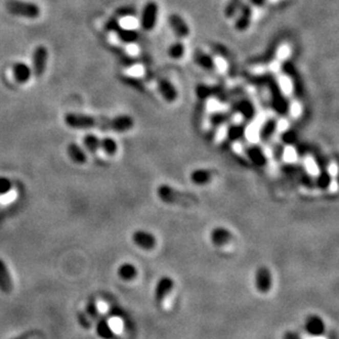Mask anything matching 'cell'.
Masks as SVG:
<instances>
[{
    "mask_svg": "<svg viewBox=\"0 0 339 339\" xmlns=\"http://www.w3.org/2000/svg\"><path fill=\"white\" fill-rule=\"evenodd\" d=\"M64 122L67 126L72 129L87 130L97 128L101 131H110V132L117 133L129 132L134 126L133 118L125 114L108 118L81 113H67L64 117Z\"/></svg>",
    "mask_w": 339,
    "mask_h": 339,
    "instance_id": "obj_1",
    "label": "cell"
},
{
    "mask_svg": "<svg viewBox=\"0 0 339 339\" xmlns=\"http://www.w3.org/2000/svg\"><path fill=\"white\" fill-rule=\"evenodd\" d=\"M157 196L161 201L167 204L180 205L190 207L197 205L200 202V199L192 194L177 190L168 184H160L157 188Z\"/></svg>",
    "mask_w": 339,
    "mask_h": 339,
    "instance_id": "obj_2",
    "label": "cell"
},
{
    "mask_svg": "<svg viewBox=\"0 0 339 339\" xmlns=\"http://www.w3.org/2000/svg\"><path fill=\"white\" fill-rule=\"evenodd\" d=\"M6 10L10 14L17 15L27 19H37L41 14V8L38 5L30 2H22V0H7Z\"/></svg>",
    "mask_w": 339,
    "mask_h": 339,
    "instance_id": "obj_3",
    "label": "cell"
},
{
    "mask_svg": "<svg viewBox=\"0 0 339 339\" xmlns=\"http://www.w3.org/2000/svg\"><path fill=\"white\" fill-rule=\"evenodd\" d=\"M158 18V5L155 2H149L143 8L140 25L144 31H152L156 27Z\"/></svg>",
    "mask_w": 339,
    "mask_h": 339,
    "instance_id": "obj_4",
    "label": "cell"
},
{
    "mask_svg": "<svg viewBox=\"0 0 339 339\" xmlns=\"http://www.w3.org/2000/svg\"><path fill=\"white\" fill-rule=\"evenodd\" d=\"M49 51L44 45H38L32 54V73L36 78H41L44 75L46 64H48Z\"/></svg>",
    "mask_w": 339,
    "mask_h": 339,
    "instance_id": "obj_5",
    "label": "cell"
},
{
    "mask_svg": "<svg viewBox=\"0 0 339 339\" xmlns=\"http://www.w3.org/2000/svg\"><path fill=\"white\" fill-rule=\"evenodd\" d=\"M272 283L273 278L270 269L265 266L259 267L255 274V286L257 291L260 292V293L266 294L271 290Z\"/></svg>",
    "mask_w": 339,
    "mask_h": 339,
    "instance_id": "obj_6",
    "label": "cell"
},
{
    "mask_svg": "<svg viewBox=\"0 0 339 339\" xmlns=\"http://www.w3.org/2000/svg\"><path fill=\"white\" fill-rule=\"evenodd\" d=\"M132 241L137 247H140L141 249L144 250H152L155 248V246L157 244L156 237L152 233L147 232V230H143V229L135 230L132 235Z\"/></svg>",
    "mask_w": 339,
    "mask_h": 339,
    "instance_id": "obj_7",
    "label": "cell"
},
{
    "mask_svg": "<svg viewBox=\"0 0 339 339\" xmlns=\"http://www.w3.org/2000/svg\"><path fill=\"white\" fill-rule=\"evenodd\" d=\"M175 287L174 280L168 276H164L157 281L155 290H154V299L157 303L165 301V299L171 293Z\"/></svg>",
    "mask_w": 339,
    "mask_h": 339,
    "instance_id": "obj_8",
    "label": "cell"
},
{
    "mask_svg": "<svg viewBox=\"0 0 339 339\" xmlns=\"http://www.w3.org/2000/svg\"><path fill=\"white\" fill-rule=\"evenodd\" d=\"M305 330L310 336L314 338H320L325 334V323L319 315H310L305 321Z\"/></svg>",
    "mask_w": 339,
    "mask_h": 339,
    "instance_id": "obj_9",
    "label": "cell"
},
{
    "mask_svg": "<svg viewBox=\"0 0 339 339\" xmlns=\"http://www.w3.org/2000/svg\"><path fill=\"white\" fill-rule=\"evenodd\" d=\"M168 23L169 27H171L172 30L174 31V33L178 36L180 40L187 38L190 35V29L187 25V22L184 21L179 14L173 13L169 15Z\"/></svg>",
    "mask_w": 339,
    "mask_h": 339,
    "instance_id": "obj_10",
    "label": "cell"
},
{
    "mask_svg": "<svg viewBox=\"0 0 339 339\" xmlns=\"http://www.w3.org/2000/svg\"><path fill=\"white\" fill-rule=\"evenodd\" d=\"M156 88L160 96L163 97L167 102H175L178 99V91L174 84L166 78H160L156 82Z\"/></svg>",
    "mask_w": 339,
    "mask_h": 339,
    "instance_id": "obj_11",
    "label": "cell"
},
{
    "mask_svg": "<svg viewBox=\"0 0 339 339\" xmlns=\"http://www.w3.org/2000/svg\"><path fill=\"white\" fill-rule=\"evenodd\" d=\"M210 240L217 247H224V246L232 242L233 234L225 227H215L212 229L210 234Z\"/></svg>",
    "mask_w": 339,
    "mask_h": 339,
    "instance_id": "obj_12",
    "label": "cell"
},
{
    "mask_svg": "<svg viewBox=\"0 0 339 339\" xmlns=\"http://www.w3.org/2000/svg\"><path fill=\"white\" fill-rule=\"evenodd\" d=\"M12 74L14 79L19 83H26L30 80L31 76H32V69L26 63L18 61V63L13 64L12 66Z\"/></svg>",
    "mask_w": 339,
    "mask_h": 339,
    "instance_id": "obj_13",
    "label": "cell"
},
{
    "mask_svg": "<svg viewBox=\"0 0 339 339\" xmlns=\"http://www.w3.org/2000/svg\"><path fill=\"white\" fill-rule=\"evenodd\" d=\"M246 156L249 158V160L253 165L258 167H263L267 164V157L265 155L264 151L261 150L257 145H250L245 150Z\"/></svg>",
    "mask_w": 339,
    "mask_h": 339,
    "instance_id": "obj_14",
    "label": "cell"
},
{
    "mask_svg": "<svg viewBox=\"0 0 339 339\" xmlns=\"http://www.w3.org/2000/svg\"><path fill=\"white\" fill-rule=\"evenodd\" d=\"M13 289V283L8 267L3 259H0V291L4 293H10Z\"/></svg>",
    "mask_w": 339,
    "mask_h": 339,
    "instance_id": "obj_15",
    "label": "cell"
},
{
    "mask_svg": "<svg viewBox=\"0 0 339 339\" xmlns=\"http://www.w3.org/2000/svg\"><path fill=\"white\" fill-rule=\"evenodd\" d=\"M195 60L200 67H202L203 69H205V71H213V69H217L214 57L201 50H197V52L195 53Z\"/></svg>",
    "mask_w": 339,
    "mask_h": 339,
    "instance_id": "obj_16",
    "label": "cell"
},
{
    "mask_svg": "<svg viewBox=\"0 0 339 339\" xmlns=\"http://www.w3.org/2000/svg\"><path fill=\"white\" fill-rule=\"evenodd\" d=\"M212 177L213 175L209 169L199 168L191 173L190 179L195 184H197V186H205V184L210 183V181L212 180Z\"/></svg>",
    "mask_w": 339,
    "mask_h": 339,
    "instance_id": "obj_17",
    "label": "cell"
},
{
    "mask_svg": "<svg viewBox=\"0 0 339 339\" xmlns=\"http://www.w3.org/2000/svg\"><path fill=\"white\" fill-rule=\"evenodd\" d=\"M67 154L69 158H71L76 164H84L87 161V155L84 151L80 147L78 144L71 143L67 146Z\"/></svg>",
    "mask_w": 339,
    "mask_h": 339,
    "instance_id": "obj_18",
    "label": "cell"
},
{
    "mask_svg": "<svg viewBox=\"0 0 339 339\" xmlns=\"http://www.w3.org/2000/svg\"><path fill=\"white\" fill-rule=\"evenodd\" d=\"M97 334L99 335V337H101L103 339H111L114 335L113 329L110 325L109 321L107 320V317L104 316H99L97 319Z\"/></svg>",
    "mask_w": 339,
    "mask_h": 339,
    "instance_id": "obj_19",
    "label": "cell"
},
{
    "mask_svg": "<svg viewBox=\"0 0 339 339\" xmlns=\"http://www.w3.org/2000/svg\"><path fill=\"white\" fill-rule=\"evenodd\" d=\"M118 276L123 281H132L136 278L137 269L133 264L125 263L118 268Z\"/></svg>",
    "mask_w": 339,
    "mask_h": 339,
    "instance_id": "obj_20",
    "label": "cell"
},
{
    "mask_svg": "<svg viewBox=\"0 0 339 339\" xmlns=\"http://www.w3.org/2000/svg\"><path fill=\"white\" fill-rule=\"evenodd\" d=\"M100 150H102L107 155L113 156L118 152V143L112 137L105 136L100 140Z\"/></svg>",
    "mask_w": 339,
    "mask_h": 339,
    "instance_id": "obj_21",
    "label": "cell"
},
{
    "mask_svg": "<svg viewBox=\"0 0 339 339\" xmlns=\"http://www.w3.org/2000/svg\"><path fill=\"white\" fill-rule=\"evenodd\" d=\"M184 54H186V46H184V44L181 41L175 42L171 46H169L168 55L171 58L180 59L184 56Z\"/></svg>",
    "mask_w": 339,
    "mask_h": 339,
    "instance_id": "obj_22",
    "label": "cell"
},
{
    "mask_svg": "<svg viewBox=\"0 0 339 339\" xmlns=\"http://www.w3.org/2000/svg\"><path fill=\"white\" fill-rule=\"evenodd\" d=\"M332 180H333L332 175L329 174V172L327 171V169H322V171L319 174V176H317L315 183H316V186L320 189L325 190V189H328L330 184H332Z\"/></svg>",
    "mask_w": 339,
    "mask_h": 339,
    "instance_id": "obj_23",
    "label": "cell"
},
{
    "mask_svg": "<svg viewBox=\"0 0 339 339\" xmlns=\"http://www.w3.org/2000/svg\"><path fill=\"white\" fill-rule=\"evenodd\" d=\"M83 145L89 152L97 153L100 150V138L95 134H87L83 136Z\"/></svg>",
    "mask_w": 339,
    "mask_h": 339,
    "instance_id": "obj_24",
    "label": "cell"
},
{
    "mask_svg": "<svg viewBox=\"0 0 339 339\" xmlns=\"http://www.w3.org/2000/svg\"><path fill=\"white\" fill-rule=\"evenodd\" d=\"M245 0H230V2L226 5L224 13L227 18H233L235 14L240 11L242 6L244 5Z\"/></svg>",
    "mask_w": 339,
    "mask_h": 339,
    "instance_id": "obj_25",
    "label": "cell"
},
{
    "mask_svg": "<svg viewBox=\"0 0 339 339\" xmlns=\"http://www.w3.org/2000/svg\"><path fill=\"white\" fill-rule=\"evenodd\" d=\"M276 129H277V123L274 121L267 122L259 132L261 140H264V141L269 140V138H270L273 135Z\"/></svg>",
    "mask_w": 339,
    "mask_h": 339,
    "instance_id": "obj_26",
    "label": "cell"
},
{
    "mask_svg": "<svg viewBox=\"0 0 339 339\" xmlns=\"http://www.w3.org/2000/svg\"><path fill=\"white\" fill-rule=\"evenodd\" d=\"M245 133V129L241 124H235L234 126L229 128L227 131V136L230 141H238L243 137Z\"/></svg>",
    "mask_w": 339,
    "mask_h": 339,
    "instance_id": "obj_27",
    "label": "cell"
},
{
    "mask_svg": "<svg viewBox=\"0 0 339 339\" xmlns=\"http://www.w3.org/2000/svg\"><path fill=\"white\" fill-rule=\"evenodd\" d=\"M84 312H86V314L92 321H97V319L100 316L99 309H98L95 300H91V301L88 302V304L86 306V311H84Z\"/></svg>",
    "mask_w": 339,
    "mask_h": 339,
    "instance_id": "obj_28",
    "label": "cell"
},
{
    "mask_svg": "<svg viewBox=\"0 0 339 339\" xmlns=\"http://www.w3.org/2000/svg\"><path fill=\"white\" fill-rule=\"evenodd\" d=\"M12 188V183L8 178H4L0 177V195H6L9 194Z\"/></svg>",
    "mask_w": 339,
    "mask_h": 339,
    "instance_id": "obj_29",
    "label": "cell"
},
{
    "mask_svg": "<svg viewBox=\"0 0 339 339\" xmlns=\"http://www.w3.org/2000/svg\"><path fill=\"white\" fill-rule=\"evenodd\" d=\"M282 141L288 145H293L296 141V134L292 131H286L282 135Z\"/></svg>",
    "mask_w": 339,
    "mask_h": 339,
    "instance_id": "obj_30",
    "label": "cell"
},
{
    "mask_svg": "<svg viewBox=\"0 0 339 339\" xmlns=\"http://www.w3.org/2000/svg\"><path fill=\"white\" fill-rule=\"evenodd\" d=\"M77 319H78V322L81 324L82 327L84 328H90L91 324H90V321L88 320V315L86 314V312H78L77 314Z\"/></svg>",
    "mask_w": 339,
    "mask_h": 339,
    "instance_id": "obj_31",
    "label": "cell"
},
{
    "mask_svg": "<svg viewBox=\"0 0 339 339\" xmlns=\"http://www.w3.org/2000/svg\"><path fill=\"white\" fill-rule=\"evenodd\" d=\"M283 339H301V337H300L298 334L295 333H292V332H288L284 334V337Z\"/></svg>",
    "mask_w": 339,
    "mask_h": 339,
    "instance_id": "obj_32",
    "label": "cell"
},
{
    "mask_svg": "<svg viewBox=\"0 0 339 339\" xmlns=\"http://www.w3.org/2000/svg\"><path fill=\"white\" fill-rule=\"evenodd\" d=\"M32 336H33L32 333H27V334H25V335H21V336L15 337V338H13V339H31V338H32Z\"/></svg>",
    "mask_w": 339,
    "mask_h": 339,
    "instance_id": "obj_33",
    "label": "cell"
}]
</instances>
